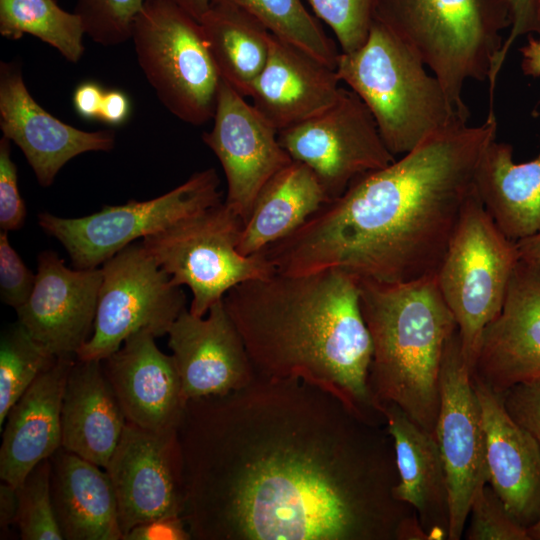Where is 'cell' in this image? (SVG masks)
<instances>
[{
  "label": "cell",
  "mask_w": 540,
  "mask_h": 540,
  "mask_svg": "<svg viewBox=\"0 0 540 540\" xmlns=\"http://www.w3.org/2000/svg\"><path fill=\"white\" fill-rule=\"evenodd\" d=\"M339 80L370 110L387 149L405 154L430 137L467 124L440 81L391 31L374 19L365 43L340 52Z\"/></svg>",
  "instance_id": "cell-5"
},
{
  "label": "cell",
  "mask_w": 540,
  "mask_h": 540,
  "mask_svg": "<svg viewBox=\"0 0 540 540\" xmlns=\"http://www.w3.org/2000/svg\"><path fill=\"white\" fill-rule=\"evenodd\" d=\"M26 218L25 203L18 187L17 167L11 158L10 141L0 139V228L16 231Z\"/></svg>",
  "instance_id": "cell-38"
},
{
  "label": "cell",
  "mask_w": 540,
  "mask_h": 540,
  "mask_svg": "<svg viewBox=\"0 0 540 540\" xmlns=\"http://www.w3.org/2000/svg\"><path fill=\"white\" fill-rule=\"evenodd\" d=\"M243 227L242 218L221 201L141 243L175 285L190 288L189 311L203 317L236 285L276 272L263 252L238 251Z\"/></svg>",
  "instance_id": "cell-7"
},
{
  "label": "cell",
  "mask_w": 540,
  "mask_h": 540,
  "mask_svg": "<svg viewBox=\"0 0 540 540\" xmlns=\"http://www.w3.org/2000/svg\"><path fill=\"white\" fill-rule=\"evenodd\" d=\"M358 285L373 347L369 384L375 401L380 408L395 404L434 435L442 358L458 329L436 274L400 283L360 279Z\"/></svg>",
  "instance_id": "cell-4"
},
{
  "label": "cell",
  "mask_w": 540,
  "mask_h": 540,
  "mask_svg": "<svg viewBox=\"0 0 540 540\" xmlns=\"http://www.w3.org/2000/svg\"><path fill=\"white\" fill-rule=\"evenodd\" d=\"M245 98L221 80L213 126L202 135L225 174L224 202L244 224L262 188L293 161L279 142L278 130Z\"/></svg>",
  "instance_id": "cell-15"
},
{
  "label": "cell",
  "mask_w": 540,
  "mask_h": 540,
  "mask_svg": "<svg viewBox=\"0 0 540 540\" xmlns=\"http://www.w3.org/2000/svg\"><path fill=\"white\" fill-rule=\"evenodd\" d=\"M519 260L516 242L499 229L474 191L436 273L471 371L482 333L499 315Z\"/></svg>",
  "instance_id": "cell-8"
},
{
  "label": "cell",
  "mask_w": 540,
  "mask_h": 540,
  "mask_svg": "<svg viewBox=\"0 0 540 540\" xmlns=\"http://www.w3.org/2000/svg\"><path fill=\"white\" fill-rule=\"evenodd\" d=\"M17 321L0 340V428L16 401L57 360Z\"/></svg>",
  "instance_id": "cell-32"
},
{
  "label": "cell",
  "mask_w": 540,
  "mask_h": 540,
  "mask_svg": "<svg viewBox=\"0 0 540 540\" xmlns=\"http://www.w3.org/2000/svg\"><path fill=\"white\" fill-rule=\"evenodd\" d=\"M475 191L512 241L540 232V152L528 162L516 163L513 147L494 139L479 162Z\"/></svg>",
  "instance_id": "cell-27"
},
{
  "label": "cell",
  "mask_w": 540,
  "mask_h": 540,
  "mask_svg": "<svg viewBox=\"0 0 540 540\" xmlns=\"http://www.w3.org/2000/svg\"><path fill=\"white\" fill-rule=\"evenodd\" d=\"M467 521V540H530L527 528L509 514L489 483L475 494Z\"/></svg>",
  "instance_id": "cell-36"
},
{
  "label": "cell",
  "mask_w": 540,
  "mask_h": 540,
  "mask_svg": "<svg viewBox=\"0 0 540 540\" xmlns=\"http://www.w3.org/2000/svg\"><path fill=\"white\" fill-rule=\"evenodd\" d=\"M472 377L503 394L540 377V269L519 260L499 315L484 329Z\"/></svg>",
  "instance_id": "cell-18"
},
{
  "label": "cell",
  "mask_w": 540,
  "mask_h": 540,
  "mask_svg": "<svg viewBox=\"0 0 540 540\" xmlns=\"http://www.w3.org/2000/svg\"><path fill=\"white\" fill-rule=\"evenodd\" d=\"M511 12V26L508 36L495 56L488 76L489 87L495 88L497 77L514 42L521 36L537 33L540 24L537 19L536 0H508Z\"/></svg>",
  "instance_id": "cell-40"
},
{
  "label": "cell",
  "mask_w": 540,
  "mask_h": 540,
  "mask_svg": "<svg viewBox=\"0 0 540 540\" xmlns=\"http://www.w3.org/2000/svg\"><path fill=\"white\" fill-rule=\"evenodd\" d=\"M219 185L216 170L208 168L151 200L104 206L80 218L44 212L38 215V223L64 246L75 268H96L135 240L159 233L221 202Z\"/></svg>",
  "instance_id": "cell-10"
},
{
  "label": "cell",
  "mask_w": 540,
  "mask_h": 540,
  "mask_svg": "<svg viewBox=\"0 0 540 540\" xmlns=\"http://www.w3.org/2000/svg\"><path fill=\"white\" fill-rule=\"evenodd\" d=\"M191 535L182 517H164L132 528L123 540H189Z\"/></svg>",
  "instance_id": "cell-41"
},
{
  "label": "cell",
  "mask_w": 540,
  "mask_h": 540,
  "mask_svg": "<svg viewBox=\"0 0 540 540\" xmlns=\"http://www.w3.org/2000/svg\"><path fill=\"white\" fill-rule=\"evenodd\" d=\"M105 91L94 82L80 84L73 95L76 112L85 119H99Z\"/></svg>",
  "instance_id": "cell-42"
},
{
  "label": "cell",
  "mask_w": 540,
  "mask_h": 540,
  "mask_svg": "<svg viewBox=\"0 0 540 540\" xmlns=\"http://www.w3.org/2000/svg\"><path fill=\"white\" fill-rule=\"evenodd\" d=\"M130 113V102L127 95L119 90L104 93L99 120L111 125H120L126 121Z\"/></svg>",
  "instance_id": "cell-43"
},
{
  "label": "cell",
  "mask_w": 540,
  "mask_h": 540,
  "mask_svg": "<svg viewBox=\"0 0 540 540\" xmlns=\"http://www.w3.org/2000/svg\"><path fill=\"white\" fill-rule=\"evenodd\" d=\"M223 299L258 377L304 381L386 425L369 384L373 347L356 277L275 272L236 285Z\"/></svg>",
  "instance_id": "cell-3"
},
{
  "label": "cell",
  "mask_w": 540,
  "mask_h": 540,
  "mask_svg": "<svg viewBox=\"0 0 540 540\" xmlns=\"http://www.w3.org/2000/svg\"><path fill=\"white\" fill-rule=\"evenodd\" d=\"M521 260L540 269V232L516 241Z\"/></svg>",
  "instance_id": "cell-46"
},
{
  "label": "cell",
  "mask_w": 540,
  "mask_h": 540,
  "mask_svg": "<svg viewBox=\"0 0 540 540\" xmlns=\"http://www.w3.org/2000/svg\"><path fill=\"white\" fill-rule=\"evenodd\" d=\"M0 128L22 150L43 187L50 186L72 158L115 146L111 130L83 131L48 113L28 91L15 62L0 63Z\"/></svg>",
  "instance_id": "cell-19"
},
{
  "label": "cell",
  "mask_w": 540,
  "mask_h": 540,
  "mask_svg": "<svg viewBox=\"0 0 540 540\" xmlns=\"http://www.w3.org/2000/svg\"><path fill=\"white\" fill-rule=\"evenodd\" d=\"M536 12H537V19L540 24V0H536Z\"/></svg>",
  "instance_id": "cell-49"
},
{
  "label": "cell",
  "mask_w": 540,
  "mask_h": 540,
  "mask_svg": "<svg viewBox=\"0 0 540 540\" xmlns=\"http://www.w3.org/2000/svg\"><path fill=\"white\" fill-rule=\"evenodd\" d=\"M278 139L294 161L315 174L330 201L357 177L395 161L368 107L344 87L328 109L279 131Z\"/></svg>",
  "instance_id": "cell-12"
},
{
  "label": "cell",
  "mask_w": 540,
  "mask_h": 540,
  "mask_svg": "<svg viewBox=\"0 0 540 540\" xmlns=\"http://www.w3.org/2000/svg\"><path fill=\"white\" fill-rule=\"evenodd\" d=\"M381 409L394 445L395 497L414 509L428 540H449V487L435 436L395 404Z\"/></svg>",
  "instance_id": "cell-24"
},
{
  "label": "cell",
  "mask_w": 540,
  "mask_h": 540,
  "mask_svg": "<svg viewBox=\"0 0 540 540\" xmlns=\"http://www.w3.org/2000/svg\"><path fill=\"white\" fill-rule=\"evenodd\" d=\"M527 532L530 540H540V519L527 528Z\"/></svg>",
  "instance_id": "cell-48"
},
{
  "label": "cell",
  "mask_w": 540,
  "mask_h": 540,
  "mask_svg": "<svg viewBox=\"0 0 540 540\" xmlns=\"http://www.w3.org/2000/svg\"><path fill=\"white\" fill-rule=\"evenodd\" d=\"M503 401L509 415L540 445V377L512 386Z\"/></svg>",
  "instance_id": "cell-39"
},
{
  "label": "cell",
  "mask_w": 540,
  "mask_h": 540,
  "mask_svg": "<svg viewBox=\"0 0 540 540\" xmlns=\"http://www.w3.org/2000/svg\"><path fill=\"white\" fill-rule=\"evenodd\" d=\"M16 488L1 481L0 485V531L1 539H6L10 527L15 525L17 514Z\"/></svg>",
  "instance_id": "cell-44"
},
{
  "label": "cell",
  "mask_w": 540,
  "mask_h": 540,
  "mask_svg": "<svg viewBox=\"0 0 540 540\" xmlns=\"http://www.w3.org/2000/svg\"><path fill=\"white\" fill-rule=\"evenodd\" d=\"M182 518L195 540H427L394 445L335 395L256 377L186 402Z\"/></svg>",
  "instance_id": "cell-1"
},
{
  "label": "cell",
  "mask_w": 540,
  "mask_h": 540,
  "mask_svg": "<svg viewBox=\"0 0 540 540\" xmlns=\"http://www.w3.org/2000/svg\"><path fill=\"white\" fill-rule=\"evenodd\" d=\"M146 0H77L74 12L95 43L115 46L131 39L134 20Z\"/></svg>",
  "instance_id": "cell-34"
},
{
  "label": "cell",
  "mask_w": 540,
  "mask_h": 540,
  "mask_svg": "<svg viewBox=\"0 0 540 540\" xmlns=\"http://www.w3.org/2000/svg\"><path fill=\"white\" fill-rule=\"evenodd\" d=\"M496 134L489 110L480 125L430 137L398 161L357 177L263 253L276 272L289 275L340 270L384 283L435 275Z\"/></svg>",
  "instance_id": "cell-2"
},
{
  "label": "cell",
  "mask_w": 540,
  "mask_h": 540,
  "mask_svg": "<svg viewBox=\"0 0 540 540\" xmlns=\"http://www.w3.org/2000/svg\"><path fill=\"white\" fill-rule=\"evenodd\" d=\"M126 425L102 361L76 357L61 409V447L103 469Z\"/></svg>",
  "instance_id": "cell-25"
},
{
  "label": "cell",
  "mask_w": 540,
  "mask_h": 540,
  "mask_svg": "<svg viewBox=\"0 0 540 540\" xmlns=\"http://www.w3.org/2000/svg\"><path fill=\"white\" fill-rule=\"evenodd\" d=\"M483 418L488 483L529 528L540 519V445L508 413L503 394L472 377Z\"/></svg>",
  "instance_id": "cell-21"
},
{
  "label": "cell",
  "mask_w": 540,
  "mask_h": 540,
  "mask_svg": "<svg viewBox=\"0 0 540 540\" xmlns=\"http://www.w3.org/2000/svg\"><path fill=\"white\" fill-rule=\"evenodd\" d=\"M374 19L432 71L466 115V82L488 80L502 32L511 26L508 0H375Z\"/></svg>",
  "instance_id": "cell-6"
},
{
  "label": "cell",
  "mask_w": 540,
  "mask_h": 540,
  "mask_svg": "<svg viewBox=\"0 0 540 540\" xmlns=\"http://www.w3.org/2000/svg\"><path fill=\"white\" fill-rule=\"evenodd\" d=\"M315 15L334 32L341 52L361 47L374 21L375 0H308Z\"/></svg>",
  "instance_id": "cell-35"
},
{
  "label": "cell",
  "mask_w": 540,
  "mask_h": 540,
  "mask_svg": "<svg viewBox=\"0 0 540 540\" xmlns=\"http://www.w3.org/2000/svg\"><path fill=\"white\" fill-rule=\"evenodd\" d=\"M104 469L115 493L123 538L141 523L182 517L183 460L178 429L155 432L126 422Z\"/></svg>",
  "instance_id": "cell-14"
},
{
  "label": "cell",
  "mask_w": 540,
  "mask_h": 540,
  "mask_svg": "<svg viewBox=\"0 0 540 540\" xmlns=\"http://www.w3.org/2000/svg\"><path fill=\"white\" fill-rule=\"evenodd\" d=\"M167 335L186 402L231 393L257 377L224 299L203 317L184 309Z\"/></svg>",
  "instance_id": "cell-17"
},
{
  "label": "cell",
  "mask_w": 540,
  "mask_h": 540,
  "mask_svg": "<svg viewBox=\"0 0 540 540\" xmlns=\"http://www.w3.org/2000/svg\"><path fill=\"white\" fill-rule=\"evenodd\" d=\"M155 339L148 331L134 333L102 364L127 423L155 432L177 430L186 400L173 356Z\"/></svg>",
  "instance_id": "cell-20"
},
{
  "label": "cell",
  "mask_w": 540,
  "mask_h": 540,
  "mask_svg": "<svg viewBox=\"0 0 540 540\" xmlns=\"http://www.w3.org/2000/svg\"><path fill=\"white\" fill-rule=\"evenodd\" d=\"M50 458L37 464L16 487L15 526L22 540H63L51 497Z\"/></svg>",
  "instance_id": "cell-33"
},
{
  "label": "cell",
  "mask_w": 540,
  "mask_h": 540,
  "mask_svg": "<svg viewBox=\"0 0 540 540\" xmlns=\"http://www.w3.org/2000/svg\"><path fill=\"white\" fill-rule=\"evenodd\" d=\"M51 497L66 540H123L105 469L60 447L51 457Z\"/></svg>",
  "instance_id": "cell-26"
},
{
  "label": "cell",
  "mask_w": 540,
  "mask_h": 540,
  "mask_svg": "<svg viewBox=\"0 0 540 540\" xmlns=\"http://www.w3.org/2000/svg\"><path fill=\"white\" fill-rule=\"evenodd\" d=\"M0 33L12 40L30 34L72 63L85 51L86 34L80 17L62 9L55 0H0Z\"/></svg>",
  "instance_id": "cell-30"
},
{
  "label": "cell",
  "mask_w": 540,
  "mask_h": 540,
  "mask_svg": "<svg viewBox=\"0 0 540 540\" xmlns=\"http://www.w3.org/2000/svg\"><path fill=\"white\" fill-rule=\"evenodd\" d=\"M131 39L140 68L170 113L194 126L213 119L221 78L198 20L167 0H146Z\"/></svg>",
  "instance_id": "cell-9"
},
{
  "label": "cell",
  "mask_w": 540,
  "mask_h": 540,
  "mask_svg": "<svg viewBox=\"0 0 540 540\" xmlns=\"http://www.w3.org/2000/svg\"><path fill=\"white\" fill-rule=\"evenodd\" d=\"M521 69L526 76L540 77V39L528 35L527 42L520 48Z\"/></svg>",
  "instance_id": "cell-45"
},
{
  "label": "cell",
  "mask_w": 540,
  "mask_h": 540,
  "mask_svg": "<svg viewBox=\"0 0 540 540\" xmlns=\"http://www.w3.org/2000/svg\"><path fill=\"white\" fill-rule=\"evenodd\" d=\"M174 3L196 20H200L203 14L209 9L211 0H167Z\"/></svg>",
  "instance_id": "cell-47"
},
{
  "label": "cell",
  "mask_w": 540,
  "mask_h": 540,
  "mask_svg": "<svg viewBox=\"0 0 540 540\" xmlns=\"http://www.w3.org/2000/svg\"><path fill=\"white\" fill-rule=\"evenodd\" d=\"M335 69L271 33L266 64L249 97L278 132L333 105L342 87Z\"/></svg>",
  "instance_id": "cell-22"
},
{
  "label": "cell",
  "mask_w": 540,
  "mask_h": 540,
  "mask_svg": "<svg viewBox=\"0 0 540 540\" xmlns=\"http://www.w3.org/2000/svg\"><path fill=\"white\" fill-rule=\"evenodd\" d=\"M36 280L10 244L6 231H0V297L1 301L20 308L29 298Z\"/></svg>",
  "instance_id": "cell-37"
},
{
  "label": "cell",
  "mask_w": 540,
  "mask_h": 540,
  "mask_svg": "<svg viewBox=\"0 0 540 540\" xmlns=\"http://www.w3.org/2000/svg\"><path fill=\"white\" fill-rule=\"evenodd\" d=\"M37 274L18 322L57 357H76L90 339L102 283L101 268L70 269L54 251L37 258Z\"/></svg>",
  "instance_id": "cell-16"
},
{
  "label": "cell",
  "mask_w": 540,
  "mask_h": 540,
  "mask_svg": "<svg viewBox=\"0 0 540 540\" xmlns=\"http://www.w3.org/2000/svg\"><path fill=\"white\" fill-rule=\"evenodd\" d=\"M439 397L434 436L449 487V540H459L475 494L488 483V470L481 406L472 371L462 353L458 329L444 350Z\"/></svg>",
  "instance_id": "cell-13"
},
{
  "label": "cell",
  "mask_w": 540,
  "mask_h": 540,
  "mask_svg": "<svg viewBox=\"0 0 540 540\" xmlns=\"http://www.w3.org/2000/svg\"><path fill=\"white\" fill-rule=\"evenodd\" d=\"M199 23L221 80L249 97L266 64L271 32L248 12L229 2L211 3Z\"/></svg>",
  "instance_id": "cell-29"
},
{
  "label": "cell",
  "mask_w": 540,
  "mask_h": 540,
  "mask_svg": "<svg viewBox=\"0 0 540 540\" xmlns=\"http://www.w3.org/2000/svg\"><path fill=\"white\" fill-rule=\"evenodd\" d=\"M214 2H229L239 6L272 34L336 69L340 52L302 0H211V3Z\"/></svg>",
  "instance_id": "cell-31"
},
{
  "label": "cell",
  "mask_w": 540,
  "mask_h": 540,
  "mask_svg": "<svg viewBox=\"0 0 540 540\" xmlns=\"http://www.w3.org/2000/svg\"><path fill=\"white\" fill-rule=\"evenodd\" d=\"M329 201L315 174L293 160L258 194L244 224L238 251L245 256L262 252L296 231Z\"/></svg>",
  "instance_id": "cell-28"
},
{
  "label": "cell",
  "mask_w": 540,
  "mask_h": 540,
  "mask_svg": "<svg viewBox=\"0 0 540 540\" xmlns=\"http://www.w3.org/2000/svg\"><path fill=\"white\" fill-rule=\"evenodd\" d=\"M101 270L93 333L78 352V359L102 361L139 331L156 338L167 335L186 309L181 286L172 282L141 242L117 252Z\"/></svg>",
  "instance_id": "cell-11"
},
{
  "label": "cell",
  "mask_w": 540,
  "mask_h": 540,
  "mask_svg": "<svg viewBox=\"0 0 540 540\" xmlns=\"http://www.w3.org/2000/svg\"><path fill=\"white\" fill-rule=\"evenodd\" d=\"M76 357H58L9 410L0 447L1 481L17 487L62 444L61 409Z\"/></svg>",
  "instance_id": "cell-23"
}]
</instances>
